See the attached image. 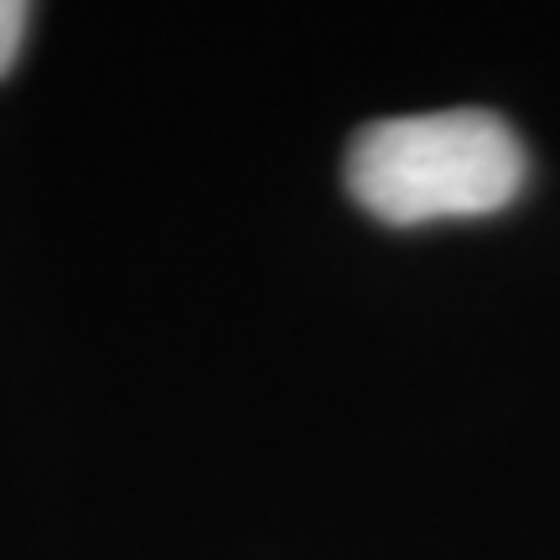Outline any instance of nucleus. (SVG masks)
Wrapping results in <instances>:
<instances>
[{
    "label": "nucleus",
    "mask_w": 560,
    "mask_h": 560,
    "mask_svg": "<svg viewBox=\"0 0 560 560\" xmlns=\"http://www.w3.org/2000/svg\"><path fill=\"white\" fill-rule=\"evenodd\" d=\"M520 136L488 109H441L363 125L342 182L369 219L420 229L441 219H488L524 192Z\"/></svg>",
    "instance_id": "nucleus-1"
},
{
    "label": "nucleus",
    "mask_w": 560,
    "mask_h": 560,
    "mask_svg": "<svg viewBox=\"0 0 560 560\" xmlns=\"http://www.w3.org/2000/svg\"><path fill=\"white\" fill-rule=\"evenodd\" d=\"M26 21H32V5H21V0H0V79L16 68L21 37H26Z\"/></svg>",
    "instance_id": "nucleus-2"
}]
</instances>
